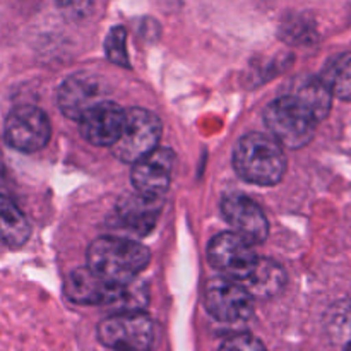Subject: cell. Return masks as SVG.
Segmentation results:
<instances>
[{
    "instance_id": "6da1fadb",
    "label": "cell",
    "mask_w": 351,
    "mask_h": 351,
    "mask_svg": "<svg viewBox=\"0 0 351 351\" xmlns=\"http://www.w3.org/2000/svg\"><path fill=\"white\" fill-rule=\"evenodd\" d=\"M233 167L240 178L254 185L280 184L287 171L283 146L267 134L252 132L239 141L233 151Z\"/></svg>"
},
{
    "instance_id": "7a4b0ae2",
    "label": "cell",
    "mask_w": 351,
    "mask_h": 351,
    "mask_svg": "<svg viewBox=\"0 0 351 351\" xmlns=\"http://www.w3.org/2000/svg\"><path fill=\"white\" fill-rule=\"evenodd\" d=\"M149 259L146 247L122 237H101L88 249V267L110 283L136 280Z\"/></svg>"
},
{
    "instance_id": "3957f363",
    "label": "cell",
    "mask_w": 351,
    "mask_h": 351,
    "mask_svg": "<svg viewBox=\"0 0 351 351\" xmlns=\"http://www.w3.org/2000/svg\"><path fill=\"white\" fill-rule=\"evenodd\" d=\"M264 120L271 136L290 149L307 146L319 125L314 113L293 93L271 101L264 112Z\"/></svg>"
},
{
    "instance_id": "277c9868",
    "label": "cell",
    "mask_w": 351,
    "mask_h": 351,
    "mask_svg": "<svg viewBox=\"0 0 351 351\" xmlns=\"http://www.w3.org/2000/svg\"><path fill=\"white\" fill-rule=\"evenodd\" d=\"M154 338L153 319L143 311L113 312L98 326V339L113 351H151Z\"/></svg>"
},
{
    "instance_id": "5b68a950",
    "label": "cell",
    "mask_w": 351,
    "mask_h": 351,
    "mask_svg": "<svg viewBox=\"0 0 351 351\" xmlns=\"http://www.w3.org/2000/svg\"><path fill=\"white\" fill-rule=\"evenodd\" d=\"M160 119L153 112L144 108L125 110L122 132L112 149L119 160L125 163H136L158 147L161 139Z\"/></svg>"
},
{
    "instance_id": "8992f818",
    "label": "cell",
    "mask_w": 351,
    "mask_h": 351,
    "mask_svg": "<svg viewBox=\"0 0 351 351\" xmlns=\"http://www.w3.org/2000/svg\"><path fill=\"white\" fill-rule=\"evenodd\" d=\"M204 307L216 321L242 322L252 315L256 298L230 278H215L208 281L202 293Z\"/></svg>"
},
{
    "instance_id": "52a82bcc",
    "label": "cell",
    "mask_w": 351,
    "mask_h": 351,
    "mask_svg": "<svg viewBox=\"0 0 351 351\" xmlns=\"http://www.w3.org/2000/svg\"><path fill=\"white\" fill-rule=\"evenodd\" d=\"M3 137L16 151L34 153L43 149L50 141V120L47 113L36 106H17L7 117Z\"/></svg>"
},
{
    "instance_id": "ba28073f",
    "label": "cell",
    "mask_w": 351,
    "mask_h": 351,
    "mask_svg": "<svg viewBox=\"0 0 351 351\" xmlns=\"http://www.w3.org/2000/svg\"><path fill=\"white\" fill-rule=\"evenodd\" d=\"M209 263L221 271L223 276L242 283L254 266L259 261V256L254 250L252 243L243 240L233 232H225L216 235L208 247Z\"/></svg>"
},
{
    "instance_id": "9c48e42d",
    "label": "cell",
    "mask_w": 351,
    "mask_h": 351,
    "mask_svg": "<svg viewBox=\"0 0 351 351\" xmlns=\"http://www.w3.org/2000/svg\"><path fill=\"white\" fill-rule=\"evenodd\" d=\"M221 215L233 233L252 245L266 242L269 223L257 202L243 194H230L221 202Z\"/></svg>"
},
{
    "instance_id": "30bf717a",
    "label": "cell",
    "mask_w": 351,
    "mask_h": 351,
    "mask_svg": "<svg viewBox=\"0 0 351 351\" xmlns=\"http://www.w3.org/2000/svg\"><path fill=\"white\" fill-rule=\"evenodd\" d=\"M173 163L175 154L168 147H156L149 154L137 160L130 175L136 192L146 197H163L170 187Z\"/></svg>"
},
{
    "instance_id": "8fae6325",
    "label": "cell",
    "mask_w": 351,
    "mask_h": 351,
    "mask_svg": "<svg viewBox=\"0 0 351 351\" xmlns=\"http://www.w3.org/2000/svg\"><path fill=\"white\" fill-rule=\"evenodd\" d=\"M123 119H125V110L120 108L117 103L103 99L88 110L77 122L82 137L89 144L112 147L122 132Z\"/></svg>"
},
{
    "instance_id": "7c38bea8",
    "label": "cell",
    "mask_w": 351,
    "mask_h": 351,
    "mask_svg": "<svg viewBox=\"0 0 351 351\" xmlns=\"http://www.w3.org/2000/svg\"><path fill=\"white\" fill-rule=\"evenodd\" d=\"M105 98V84L93 74H75L62 82L58 89L60 112L71 120H79L88 110Z\"/></svg>"
},
{
    "instance_id": "4fadbf2b",
    "label": "cell",
    "mask_w": 351,
    "mask_h": 351,
    "mask_svg": "<svg viewBox=\"0 0 351 351\" xmlns=\"http://www.w3.org/2000/svg\"><path fill=\"white\" fill-rule=\"evenodd\" d=\"M119 219L125 228L137 235H147L156 226L161 213V199L130 194L119 202Z\"/></svg>"
},
{
    "instance_id": "5bb4252c",
    "label": "cell",
    "mask_w": 351,
    "mask_h": 351,
    "mask_svg": "<svg viewBox=\"0 0 351 351\" xmlns=\"http://www.w3.org/2000/svg\"><path fill=\"white\" fill-rule=\"evenodd\" d=\"M285 283H287V274L283 267L274 261L259 257L254 269L240 285L254 298H271L283 290Z\"/></svg>"
},
{
    "instance_id": "9a60e30c",
    "label": "cell",
    "mask_w": 351,
    "mask_h": 351,
    "mask_svg": "<svg viewBox=\"0 0 351 351\" xmlns=\"http://www.w3.org/2000/svg\"><path fill=\"white\" fill-rule=\"evenodd\" d=\"M31 237V225L19 206L0 195V242L7 247H23Z\"/></svg>"
},
{
    "instance_id": "2e32d148",
    "label": "cell",
    "mask_w": 351,
    "mask_h": 351,
    "mask_svg": "<svg viewBox=\"0 0 351 351\" xmlns=\"http://www.w3.org/2000/svg\"><path fill=\"white\" fill-rule=\"evenodd\" d=\"M293 95L314 113L319 123L328 119L335 96H332V93L329 91V88L321 77H312L300 82V86L295 89Z\"/></svg>"
},
{
    "instance_id": "e0dca14e",
    "label": "cell",
    "mask_w": 351,
    "mask_h": 351,
    "mask_svg": "<svg viewBox=\"0 0 351 351\" xmlns=\"http://www.w3.org/2000/svg\"><path fill=\"white\" fill-rule=\"evenodd\" d=\"M321 79L326 82L332 96L343 101H351V53L336 57L326 67Z\"/></svg>"
},
{
    "instance_id": "ac0fdd59",
    "label": "cell",
    "mask_w": 351,
    "mask_h": 351,
    "mask_svg": "<svg viewBox=\"0 0 351 351\" xmlns=\"http://www.w3.org/2000/svg\"><path fill=\"white\" fill-rule=\"evenodd\" d=\"M328 328L332 339L339 343L343 350L351 346V302H343L332 308Z\"/></svg>"
},
{
    "instance_id": "d6986e66",
    "label": "cell",
    "mask_w": 351,
    "mask_h": 351,
    "mask_svg": "<svg viewBox=\"0 0 351 351\" xmlns=\"http://www.w3.org/2000/svg\"><path fill=\"white\" fill-rule=\"evenodd\" d=\"M105 55L110 62L120 67H129V53H127V31L125 27L115 26L110 29L105 40Z\"/></svg>"
},
{
    "instance_id": "ffe728a7",
    "label": "cell",
    "mask_w": 351,
    "mask_h": 351,
    "mask_svg": "<svg viewBox=\"0 0 351 351\" xmlns=\"http://www.w3.org/2000/svg\"><path fill=\"white\" fill-rule=\"evenodd\" d=\"M219 351H267L261 339L252 335H237L226 339Z\"/></svg>"
},
{
    "instance_id": "44dd1931",
    "label": "cell",
    "mask_w": 351,
    "mask_h": 351,
    "mask_svg": "<svg viewBox=\"0 0 351 351\" xmlns=\"http://www.w3.org/2000/svg\"><path fill=\"white\" fill-rule=\"evenodd\" d=\"M345 351H351V346H348V348H345Z\"/></svg>"
}]
</instances>
